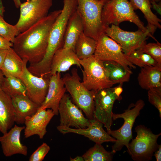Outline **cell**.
Returning <instances> with one entry per match:
<instances>
[{
	"mask_svg": "<svg viewBox=\"0 0 161 161\" xmlns=\"http://www.w3.org/2000/svg\"><path fill=\"white\" fill-rule=\"evenodd\" d=\"M61 10L51 12L16 37L13 49L22 59H27L30 64L38 63L42 59L50 30Z\"/></svg>",
	"mask_w": 161,
	"mask_h": 161,
	"instance_id": "cell-1",
	"label": "cell"
},
{
	"mask_svg": "<svg viewBox=\"0 0 161 161\" xmlns=\"http://www.w3.org/2000/svg\"><path fill=\"white\" fill-rule=\"evenodd\" d=\"M134 10L128 0H109L102 12L103 27L110 24L118 26L122 22L128 21L136 24L139 29L145 31L148 30Z\"/></svg>",
	"mask_w": 161,
	"mask_h": 161,
	"instance_id": "cell-2",
	"label": "cell"
},
{
	"mask_svg": "<svg viewBox=\"0 0 161 161\" xmlns=\"http://www.w3.org/2000/svg\"><path fill=\"white\" fill-rule=\"evenodd\" d=\"M108 0H77V10L83 21V32L96 41L103 32L102 12Z\"/></svg>",
	"mask_w": 161,
	"mask_h": 161,
	"instance_id": "cell-3",
	"label": "cell"
},
{
	"mask_svg": "<svg viewBox=\"0 0 161 161\" xmlns=\"http://www.w3.org/2000/svg\"><path fill=\"white\" fill-rule=\"evenodd\" d=\"M71 74L66 73L62 78L67 90L76 106L83 111L88 118H95V93L89 90L80 81L78 70L73 68Z\"/></svg>",
	"mask_w": 161,
	"mask_h": 161,
	"instance_id": "cell-4",
	"label": "cell"
},
{
	"mask_svg": "<svg viewBox=\"0 0 161 161\" xmlns=\"http://www.w3.org/2000/svg\"><path fill=\"white\" fill-rule=\"evenodd\" d=\"M122 84L116 87L100 90L95 93L94 116L104 124L109 134L112 124V109L116 100L122 99Z\"/></svg>",
	"mask_w": 161,
	"mask_h": 161,
	"instance_id": "cell-5",
	"label": "cell"
},
{
	"mask_svg": "<svg viewBox=\"0 0 161 161\" xmlns=\"http://www.w3.org/2000/svg\"><path fill=\"white\" fill-rule=\"evenodd\" d=\"M145 105L144 101L140 99L135 104L130 105L123 113L119 114L113 113L112 120L122 118L124 120V123L120 129L116 130H111L109 133L116 140L114 144L112 146V153L120 151L124 146L128 149L129 142L132 137V129L133 125Z\"/></svg>",
	"mask_w": 161,
	"mask_h": 161,
	"instance_id": "cell-6",
	"label": "cell"
},
{
	"mask_svg": "<svg viewBox=\"0 0 161 161\" xmlns=\"http://www.w3.org/2000/svg\"><path fill=\"white\" fill-rule=\"evenodd\" d=\"M80 64L83 68L81 70L84 85L95 93L104 89L111 87L114 84L109 79L103 62L95 58L80 60Z\"/></svg>",
	"mask_w": 161,
	"mask_h": 161,
	"instance_id": "cell-7",
	"label": "cell"
},
{
	"mask_svg": "<svg viewBox=\"0 0 161 161\" xmlns=\"http://www.w3.org/2000/svg\"><path fill=\"white\" fill-rule=\"evenodd\" d=\"M135 129L137 136L129 144V154L134 160H151L159 146L157 141L161 133L154 134L150 129L142 125L137 126Z\"/></svg>",
	"mask_w": 161,
	"mask_h": 161,
	"instance_id": "cell-8",
	"label": "cell"
},
{
	"mask_svg": "<svg viewBox=\"0 0 161 161\" xmlns=\"http://www.w3.org/2000/svg\"><path fill=\"white\" fill-rule=\"evenodd\" d=\"M103 32L118 44L127 55L146 43L149 37L155 39L148 30L145 31L138 29L135 32L127 31L112 24L111 27H104Z\"/></svg>",
	"mask_w": 161,
	"mask_h": 161,
	"instance_id": "cell-9",
	"label": "cell"
},
{
	"mask_svg": "<svg viewBox=\"0 0 161 161\" xmlns=\"http://www.w3.org/2000/svg\"><path fill=\"white\" fill-rule=\"evenodd\" d=\"M63 3V8L50 31L46 53L50 55L61 48L69 20L77 10V0H64Z\"/></svg>",
	"mask_w": 161,
	"mask_h": 161,
	"instance_id": "cell-10",
	"label": "cell"
},
{
	"mask_svg": "<svg viewBox=\"0 0 161 161\" xmlns=\"http://www.w3.org/2000/svg\"><path fill=\"white\" fill-rule=\"evenodd\" d=\"M52 4V0H30L21 3L20 17L15 25L19 33L47 16Z\"/></svg>",
	"mask_w": 161,
	"mask_h": 161,
	"instance_id": "cell-11",
	"label": "cell"
},
{
	"mask_svg": "<svg viewBox=\"0 0 161 161\" xmlns=\"http://www.w3.org/2000/svg\"><path fill=\"white\" fill-rule=\"evenodd\" d=\"M93 56L102 61H114L126 68H136L128 60L120 45L104 32L100 34L97 40Z\"/></svg>",
	"mask_w": 161,
	"mask_h": 161,
	"instance_id": "cell-12",
	"label": "cell"
},
{
	"mask_svg": "<svg viewBox=\"0 0 161 161\" xmlns=\"http://www.w3.org/2000/svg\"><path fill=\"white\" fill-rule=\"evenodd\" d=\"M23 69L20 78L25 86L27 95L33 102L40 107L46 96L51 76L38 77L32 74L28 69V60L23 59Z\"/></svg>",
	"mask_w": 161,
	"mask_h": 161,
	"instance_id": "cell-13",
	"label": "cell"
},
{
	"mask_svg": "<svg viewBox=\"0 0 161 161\" xmlns=\"http://www.w3.org/2000/svg\"><path fill=\"white\" fill-rule=\"evenodd\" d=\"M58 111L61 126L84 129L89 124L90 120L85 117L81 110L72 102L67 94L65 93L61 100Z\"/></svg>",
	"mask_w": 161,
	"mask_h": 161,
	"instance_id": "cell-14",
	"label": "cell"
},
{
	"mask_svg": "<svg viewBox=\"0 0 161 161\" xmlns=\"http://www.w3.org/2000/svg\"><path fill=\"white\" fill-rule=\"evenodd\" d=\"M103 125L101 122L94 118L90 120L89 125L85 128L73 129L59 125L57 126V129L63 134L71 133L82 135L96 143L101 144L105 142H115L116 139L104 130Z\"/></svg>",
	"mask_w": 161,
	"mask_h": 161,
	"instance_id": "cell-15",
	"label": "cell"
},
{
	"mask_svg": "<svg viewBox=\"0 0 161 161\" xmlns=\"http://www.w3.org/2000/svg\"><path fill=\"white\" fill-rule=\"evenodd\" d=\"M55 114L51 109H40L33 115L27 117L24 123V136L28 138L38 135L42 139L47 132V127Z\"/></svg>",
	"mask_w": 161,
	"mask_h": 161,
	"instance_id": "cell-16",
	"label": "cell"
},
{
	"mask_svg": "<svg viewBox=\"0 0 161 161\" xmlns=\"http://www.w3.org/2000/svg\"><path fill=\"white\" fill-rule=\"evenodd\" d=\"M25 126L14 125L9 131L0 136V143L3 153L6 157L16 154L26 156L28 154V148L21 141V134Z\"/></svg>",
	"mask_w": 161,
	"mask_h": 161,
	"instance_id": "cell-17",
	"label": "cell"
},
{
	"mask_svg": "<svg viewBox=\"0 0 161 161\" xmlns=\"http://www.w3.org/2000/svg\"><path fill=\"white\" fill-rule=\"evenodd\" d=\"M66 89L61 73L51 75L47 93L44 101L39 107L40 109H51L55 115H58V108L61 98L65 94Z\"/></svg>",
	"mask_w": 161,
	"mask_h": 161,
	"instance_id": "cell-18",
	"label": "cell"
},
{
	"mask_svg": "<svg viewBox=\"0 0 161 161\" xmlns=\"http://www.w3.org/2000/svg\"><path fill=\"white\" fill-rule=\"evenodd\" d=\"M80 60L73 50L61 47L55 53L50 66V75L57 72H65L73 65H76L82 70Z\"/></svg>",
	"mask_w": 161,
	"mask_h": 161,
	"instance_id": "cell-19",
	"label": "cell"
},
{
	"mask_svg": "<svg viewBox=\"0 0 161 161\" xmlns=\"http://www.w3.org/2000/svg\"><path fill=\"white\" fill-rule=\"evenodd\" d=\"M14 110L15 123L24 124L26 118L34 114L39 107L27 95L18 94L11 97Z\"/></svg>",
	"mask_w": 161,
	"mask_h": 161,
	"instance_id": "cell-20",
	"label": "cell"
},
{
	"mask_svg": "<svg viewBox=\"0 0 161 161\" xmlns=\"http://www.w3.org/2000/svg\"><path fill=\"white\" fill-rule=\"evenodd\" d=\"M14 110L11 97L0 90V132L4 134L13 126Z\"/></svg>",
	"mask_w": 161,
	"mask_h": 161,
	"instance_id": "cell-21",
	"label": "cell"
},
{
	"mask_svg": "<svg viewBox=\"0 0 161 161\" xmlns=\"http://www.w3.org/2000/svg\"><path fill=\"white\" fill-rule=\"evenodd\" d=\"M83 32V21L76 10L68 22L64 35L63 47L71 49L75 51L76 42Z\"/></svg>",
	"mask_w": 161,
	"mask_h": 161,
	"instance_id": "cell-22",
	"label": "cell"
},
{
	"mask_svg": "<svg viewBox=\"0 0 161 161\" xmlns=\"http://www.w3.org/2000/svg\"><path fill=\"white\" fill-rule=\"evenodd\" d=\"M138 83L143 89L148 90L161 87V65L141 68L137 77Z\"/></svg>",
	"mask_w": 161,
	"mask_h": 161,
	"instance_id": "cell-23",
	"label": "cell"
},
{
	"mask_svg": "<svg viewBox=\"0 0 161 161\" xmlns=\"http://www.w3.org/2000/svg\"><path fill=\"white\" fill-rule=\"evenodd\" d=\"M23 59L12 47L7 50L0 70L5 77L12 76L20 78L22 74Z\"/></svg>",
	"mask_w": 161,
	"mask_h": 161,
	"instance_id": "cell-24",
	"label": "cell"
},
{
	"mask_svg": "<svg viewBox=\"0 0 161 161\" xmlns=\"http://www.w3.org/2000/svg\"><path fill=\"white\" fill-rule=\"evenodd\" d=\"M134 10H140L144 14L147 21L146 27L153 35L157 28L160 29L161 20L152 12L150 0H130Z\"/></svg>",
	"mask_w": 161,
	"mask_h": 161,
	"instance_id": "cell-25",
	"label": "cell"
},
{
	"mask_svg": "<svg viewBox=\"0 0 161 161\" xmlns=\"http://www.w3.org/2000/svg\"><path fill=\"white\" fill-rule=\"evenodd\" d=\"M108 77L114 84H122L128 81L132 73L130 68H126L116 62L103 61Z\"/></svg>",
	"mask_w": 161,
	"mask_h": 161,
	"instance_id": "cell-26",
	"label": "cell"
},
{
	"mask_svg": "<svg viewBox=\"0 0 161 161\" xmlns=\"http://www.w3.org/2000/svg\"><path fill=\"white\" fill-rule=\"evenodd\" d=\"M97 44V41L86 35L82 32L79 36L75 45V52L78 58L83 59L94 55Z\"/></svg>",
	"mask_w": 161,
	"mask_h": 161,
	"instance_id": "cell-27",
	"label": "cell"
},
{
	"mask_svg": "<svg viewBox=\"0 0 161 161\" xmlns=\"http://www.w3.org/2000/svg\"><path fill=\"white\" fill-rule=\"evenodd\" d=\"M1 89L10 97L18 94L27 95L26 87L21 80L14 77H5Z\"/></svg>",
	"mask_w": 161,
	"mask_h": 161,
	"instance_id": "cell-28",
	"label": "cell"
},
{
	"mask_svg": "<svg viewBox=\"0 0 161 161\" xmlns=\"http://www.w3.org/2000/svg\"><path fill=\"white\" fill-rule=\"evenodd\" d=\"M85 161H110L112 152L107 151L101 144L96 143L82 156Z\"/></svg>",
	"mask_w": 161,
	"mask_h": 161,
	"instance_id": "cell-29",
	"label": "cell"
},
{
	"mask_svg": "<svg viewBox=\"0 0 161 161\" xmlns=\"http://www.w3.org/2000/svg\"><path fill=\"white\" fill-rule=\"evenodd\" d=\"M126 55L130 62L141 68L147 66H154L160 65L150 55L138 49L134 51L130 55Z\"/></svg>",
	"mask_w": 161,
	"mask_h": 161,
	"instance_id": "cell-30",
	"label": "cell"
},
{
	"mask_svg": "<svg viewBox=\"0 0 161 161\" xmlns=\"http://www.w3.org/2000/svg\"><path fill=\"white\" fill-rule=\"evenodd\" d=\"M19 34L15 25L10 24L0 14V35L13 43L16 37Z\"/></svg>",
	"mask_w": 161,
	"mask_h": 161,
	"instance_id": "cell-31",
	"label": "cell"
},
{
	"mask_svg": "<svg viewBox=\"0 0 161 161\" xmlns=\"http://www.w3.org/2000/svg\"><path fill=\"white\" fill-rule=\"evenodd\" d=\"M138 49L151 56L161 65V44L157 41V43H145Z\"/></svg>",
	"mask_w": 161,
	"mask_h": 161,
	"instance_id": "cell-32",
	"label": "cell"
},
{
	"mask_svg": "<svg viewBox=\"0 0 161 161\" xmlns=\"http://www.w3.org/2000/svg\"><path fill=\"white\" fill-rule=\"evenodd\" d=\"M148 100L158 110L161 117V87L153 88L148 90Z\"/></svg>",
	"mask_w": 161,
	"mask_h": 161,
	"instance_id": "cell-33",
	"label": "cell"
},
{
	"mask_svg": "<svg viewBox=\"0 0 161 161\" xmlns=\"http://www.w3.org/2000/svg\"><path fill=\"white\" fill-rule=\"evenodd\" d=\"M50 150V147L46 143H43L31 155L29 161H42Z\"/></svg>",
	"mask_w": 161,
	"mask_h": 161,
	"instance_id": "cell-34",
	"label": "cell"
},
{
	"mask_svg": "<svg viewBox=\"0 0 161 161\" xmlns=\"http://www.w3.org/2000/svg\"><path fill=\"white\" fill-rule=\"evenodd\" d=\"M13 45V43L0 35V49L8 50Z\"/></svg>",
	"mask_w": 161,
	"mask_h": 161,
	"instance_id": "cell-35",
	"label": "cell"
},
{
	"mask_svg": "<svg viewBox=\"0 0 161 161\" xmlns=\"http://www.w3.org/2000/svg\"><path fill=\"white\" fill-rule=\"evenodd\" d=\"M154 155L157 161H160L161 160V146L159 145L158 148L154 152Z\"/></svg>",
	"mask_w": 161,
	"mask_h": 161,
	"instance_id": "cell-36",
	"label": "cell"
},
{
	"mask_svg": "<svg viewBox=\"0 0 161 161\" xmlns=\"http://www.w3.org/2000/svg\"><path fill=\"white\" fill-rule=\"evenodd\" d=\"M7 50L0 49V69L6 56Z\"/></svg>",
	"mask_w": 161,
	"mask_h": 161,
	"instance_id": "cell-37",
	"label": "cell"
},
{
	"mask_svg": "<svg viewBox=\"0 0 161 161\" xmlns=\"http://www.w3.org/2000/svg\"><path fill=\"white\" fill-rule=\"evenodd\" d=\"M150 2L151 4H152V5L153 8L157 11V12L159 14H161V6L160 5L157 4L156 2L150 0Z\"/></svg>",
	"mask_w": 161,
	"mask_h": 161,
	"instance_id": "cell-38",
	"label": "cell"
},
{
	"mask_svg": "<svg viewBox=\"0 0 161 161\" xmlns=\"http://www.w3.org/2000/svg\"><path fill=\"white\" fill-rule=\"evenodd\" d=\"M71 161H84V160L83 157L82 156H77L75 158H72L71 157L70 158Z\"/></svg>",
	"mask_w": 161,
	"mask_h": 161,
	"instance_id": "cell-39",
	"label": "cell"
},
{
	"mask_svg": "<svg viewBox=\"0 0 161 161\" xmlns=\"http://www.w3.org/2000/svg\"><path fill=\"white\" fill-rule=\"evenodd\" d=\"M15 6L17 8H19L20 7L21 3V0H12ZM30 0H27V1Z\"/></svg>",
	"mask_w": 161,
	"mask_h": 161,
	"instance_id": "cell-40",
	"label": "cell"
},
{
	"mask_svg": "<svg viewBox=\"0 0 161 161\" xmlns=\"http://www.w3.org/2000/svg\"><path fill=\"white\" fill-rule=\"evenodd\" d=\"M4 77H5L3 75L2 71L0 69V90L1 89V87Z\"/></svg>",
	"mask_w": 161,
	"mask_h": 161,
	"instance_id": "cell-41",
	"label": "cell"
},
{
	"mask_svg": "<svg viewBox=\"0 0 161 161\" xmlns=\"http://www.w3.org/2000/svg\"><path fill=\"white\" fill-rule=\"evenodd\" d=\"M4 11V8L2 5L1 0H0V14L3 16Z\"/></svg>",
	"mask_w": 161,
	"mask_h": 161,
	"instance_id": "cell-42",
	"label": "cell"
},
{
	"mask_svg": "<svg viewBox=\"0 0 161 161\" xmlns=\"http://www.w3.org/2000/svg\"><path fill=\"white\" fill-rule=\"evenodd\" d=\"M151 0L155 1L156 2H157V1H161V0Z\"/></svg>",
	"mask_w": 161,
	"mask_h": 161,
	"instance_id": "cell-43",
	"label": "cell"
},
{
	"mask_svg": "<svg viewBox=\"0 0 161 161\" xmlns=\"http://www.w3.org/2000/svg\"><path fill=\"white\" fill-rule=\"evenodd\" d=\"M97 0V1H99V0Z\"/></svg>",
	"mask_w": 161,
	"mask_h": 161,
	"instance_id": "cell-44",
	"label": "cell"
}]
</instances>
